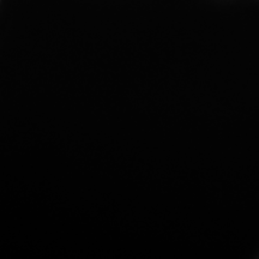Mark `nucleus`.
Listing matches in <instances>:
<instances>
[]
</instances>
